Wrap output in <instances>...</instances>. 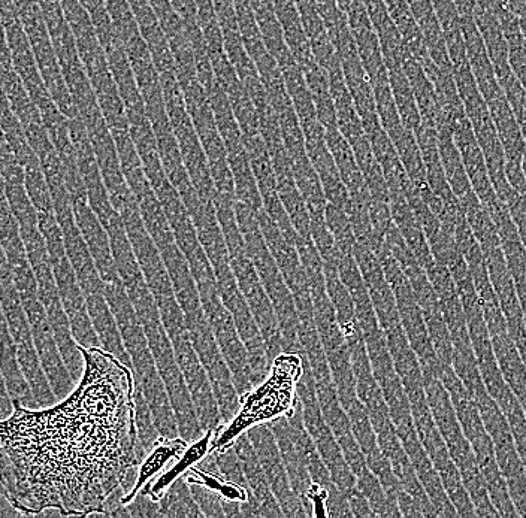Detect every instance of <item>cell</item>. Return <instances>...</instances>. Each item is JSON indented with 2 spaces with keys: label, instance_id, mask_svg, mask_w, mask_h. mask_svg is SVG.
I'll return each instance as SVG.
<instances>
[{
  "label": "cell",
  "instance_id": "cell-29",
  "mask_svg": "<svg viewBox=\"0 0 526 518\" xmlns=\"http://www.w3.org/2000/svg\"><path fill=\"white\" fill-rule=\"evenodd\" d=\"M503 413L506 414L515 438L516 448L526 468V414L515 393H509L503 401L497 402Z\"/></svg>",
  "mask_w": 526,
  "mask_h": 518
},
{
  "label": "cell",
  "instance_id": "cell-2",
  "mask_svg": "<svg viewBox=\"0 0 526 518\" xmlns=\"http://www.w3.org/2000/svg\"><path fill=\"white\" fill-rule=\"evenodd\" d=\"M304 375L301 354L281 351L269 366L265 380L255 389L240 396V408L228 426L220 424L211 445V454L234 447L235 441L253 427L269 424L278 418H289L299 404L298 384Z\"/></svg>",
  "mask_w": 526,
  "mask_h": 518
},
{
  "label": "cell",
  "instance_id": "cell-35",
  "mask_svg": "<svg viewBox=\"0 0 526 518\" xmlns=\"http://www.w3.org/2000/svg\"><path fill=\"white\" fill-rule=\"evenodd\" d=\"M507 8L519 18L522 33H524L526 39V0H509V2H507Z\"/></svg>",
  "mask_w": 526,
  "mask_h": 518
},
{
  "label": "cell",
  "instance_id": "cell-22",
  "mask_svg": "<svg viewBox=\"0 0 526 518\" xmlns=\"http://www.w3.org/2000/svg\"><path fill=\"white\" fill-rule=\"evenodd\" d=\"M495 12L500 18L509 45L510 68L526 90V39L522 33L521 23L507 6H495Z\"/></svg>",
  "mask_w": 526,
  "mask_h": 518
},
{
  "label": "cell",
  "instance_id": "cell-36",
  "mask_svg": "<svg viewBox=\"0 0 526 518\" xmlns=\"http://www.w3.org/2000/svg\"><path fill=\"white\" fill-rule=\"evenodd\" d=\"M385 2H386V5L389 6V5H392V3H395L396 0H385Z\"/></svg>",
  "mask_w": 526,
  "mask_h": 518
},
{
  "label": "cell",
  "instance_id": "cell-14",
  "mask_svg": "<svg viewBox=\"0 0 526 518\" xmlns=\"http://www.w3.org/2000/svg\"><path fill=\"white\" fill-rule=\"evenodd\" d=\"M437 138L438 150H440L441 163H443L447 183L452 187L453 193L461 202L462 207L467 211L468 208L482 204L476 193H474L473 187H471L467 169H465L461 153H459L455 139H453V127L438 124Z\"/></svg>",
  "mask_w": 526,
  "mask_h": 518
},
{
  "label": "cell",
  "instance_id": "cell-4",
  "mask_svg": "<svg viewBox=\"0 0 526 518\" xmlns=\"http://www.w3.org/2000/svg\"><path fill=\"white\" fill-rule=\"evenodd\" d=\"M162 323L171 339L175 359L183 372L202 429H216L220 424H225L220 415L210 378L193 347L183 312L162 318Z\"/></svg>",
  "mask_w": 526,
  "mask_h": 518
},
{
  "label": "cell",
  "instance_id": "cell-17",
  "mask_svg": "<svg viewBox=\"0 0 526 518\" xmlns=\"http://www.w3.org/2000/svg\"><path fill=\"white\" fill-rule=\"evenodd\" d=\"M474 20H476L480 35L485 41L486 50H488L492 65H494L495 75H497L498 81L501 83V81L513 75V71L509 63V45H507L506 35H504L500 18H498L495 8H480V6H476Z\"/></svg>",
  "mask_w": 526,
  "mask_h": 518
},
{
  "label": "cell",
  "instance_id": "cell-34",
  "mask_svg": "<svg viewBox=\"0 0 526 518\" xmlns=\"http://www.w3.org/2000/svg\"><path fill=\"white\" fill-rule=\"evenodd\" d=\"M398 507L402 517H423L416 499L408 495L404 489H401V492L398 493Z\"/></svg>",
  "mask_w": 526,
  "mask_h": 518
},
{
  "label": "cell",
  "instance_id": "cell-7",
  "mask_svg": "<svg viewBox=\"0 0 526 518\" xmlns=\"http://www.w3.org/2000/svg\"><path fill=\"white\" fill-rule=\"evenodd\" d=\"M229 260H231L232 271L237 278L238 286H240L241 292H243L244 298L252 310L253 317L258 323L259 330H261L266 354H268V360L271 363L283 351L280 324H278L277 314L272 307L271 299L263 287L261 277L256 271L255 263H253L247 248L229 254Z\"/></svg>",
  "mask_w": 526,
  "mask_h": 518
},
{
  "label": "cell",
  "instance_id": "cell-16",
  "mask_svg": "<svg viewBox=\"0 0 526 518\" xmlns=\"http://www.w3.org/2000/svg\"><path fill=\"white\" fill-rule=\"evenodd\" d=\"M217 429H219V427L204 430V435L199 436L192 445L187 447V450L184 451L183 456L175 462V465L172 466L171 469H168V471L163 472L162 475H159V478H156L153 484L145 487L141 495L148 496V499L156 502V504H160V501L168 495L171 487L174 486L184 474H187L193 466L198 465L208 454H211V445H213L214 438H216Z\"/></svg>",
  "mask_w": 526,
  "mask_h": 518
},
{
  "label": "cell",
  "instance_id": "cell-21",
  "mask_svg": "<svg viewBox=\"0 0 526 518\" xmlns=\"http://www.w3.org/2000/svg\"><path fill=\"white\" fill-rule=\"evenodd\" d=\"M402 69H404L405 75L410 81L411 89H413L423 126L437 129L438 98L434 84L429 80L423 66L411 56L410 51L405 56Z\"/></svg>",
  "mask_w": 526,
  "mask_h": 518
},
{
  "label": "cell",
  "instance_id": "cell-30",
  "mask_svg": "<svg viewBox=\"0 0 526 518\" xmlns=\"http://www.w3.org/2000/svg\"><path fill=\"white\" fill-rule=\"evenodd\" d=\"M136 404V426H138L139 441L145 451H150L156 439L159 438L156 426H154L153 414H151L150 405L142 393L141 387L136 384L135 392Z\"/></svg>",
  "mask_w": 526,
  "mask_h": 518
},
{
  "label": "cell",
  "instance_id": "cell-25",
  "mask_svg": "<svg viewBox=\"0 0 526 518\" xmlns=\"http://www.w3.org/2000/svg\"><path fill=\"white\" fill-rule=\"evenodd\" d=\"M389 81H391L392 93H394L396 108H398L402 124L411 132L416 133L422 127V117H420L419 106H417L413 89H411L404 69L389 71Z\"/></svg>",
  "mask_w": 526,
  "mask_h": 518
},
{
  "label": "cell",
  "instance_id": "cell-15",
  "mask_svg": "<svg viewBox=\"0 0 526 518\" xmlns=\"http://www.w3.org/2000/svg\"><path fill=\"white\" fill-rule=\"evenodd\" d=\"M234 448L238 457H240L241 466H243L244 475H246L247 484L252 490V495L255 496L256 501L261 505L262 516H284L280 504H278L274 493H272L268 478H266L265 471H263L261 460H259L258 453H256L249 436H246V433L241 435L235 441Z\"/></svg>",
  "mask_w": 526,
  "mask_h": 518
},
{
  "label": "cell",
  "instance_id": "cell-20",
  "mask_svg": "<svg viewBox=\"0 0 526 518\" xmlns=\"http://www.w3.org/2000/svg\"><path fill=\"white\" fill-rule=\"evenodd\" d=\"M269 426L274 430L275 439H277L278 448H280L281 459H283L287 475H289L290 486H292L293 492L302 502L305 492H307L313 480H311L307 465H305L304 460H302L298 450H296L287 418L286 421L278 418V420L272 421Z\"/></svg>",
  "mask_w": 526,
  "mask_h": 518
},
{
  "label": "cell",
  "instance_id": "cell-8",
  "mask_svg": "<svg viewBox=\"0 0 526 518\" xmlns=\"http://www.w3.org/2000/svg\"><path fill=\"white\" fill-rule=\"evenodd\" d=\"M423 384H425L426 399H428L432 417L446 442L453 462L461 472L462 480L467 481L479 477L482 471H480L476 453L462 430L452 399L443 381L440 378H431V380L423 381Z\"/></svg>",
  "mask_w": 526,
  "mask_h": 518
},
{
  "label": "cell",
  "instance_id": "cell-3",
  "mask_svg": "<svg viewBox=\"0 0 526 518\" xmlns=\"http://www.w3.org/2000/svg\"><path fill=\"white\" fill-rule=\"evenodd\" d=\"M202 310L213 330L214 338L222 350L223 357L231 369L235 387L240 396L250 392L253 386V372L250 368L246 345L238 333L234 315L225 307L217 289L216 275L196 281Z\"/></svg>",
  "mask_w": 526,
  "mask_h": 518
},
{
  "label": "cell",
  "instance_id": "cell-5",
  "mask_svg": "<svg viewBox=\"0 0 526 518\" xmlns=\"http://www.w3.org/2000/svg\"><path fill=\"white\" fill-rule=\"evenodd\" d=\"M142 326H144L145 335H147L151 353H153L154 360H156L160 377L165 383L169 401H171L172 408H174L178 429H180V433L186 441L198 439L204 429L199 423L192 396H190L189 389H187L183 372H181L177 359H175L174 347H172V342L168 333H166L165 326L162 327L160 318L145 321V323H142Z\"/></svg>",
  "mask_w": 526,
  "mask_h": 518
},
{
  "label": "cell",
  "instance_id": "cell-12",
  "mask_svg": "<svg viewBox=\"0 0 526 518\" xmlns=\"http://www.w3.org/2000/svg\"><path fill=\"white\" fill-rule=\"evenodd\" d=\"M453 139H455L456 147L461 153L462 162L467 169V175L470 178L474 193L482 202L483 207L491 211L495 205L500 204L501 199L498 198L497 192L492 186L485 156H483L482 148H480L476 133H474L467 115L459 118L458 123L455 124Z\"/></svg>",
  "mask_w": 526,
  "mask_h": 518
},
{
  "label": "cell",
  "instance_id": "cell-27",
  "mask_svg": "<svg viewBox=\"0 0 526 518\" xmlns=\"http://www.w3.org/2000/svg\"><path fill=\"white\" fill-rule=\"evenodd\" d=\"M160 516L165 517H202L201 508L189 493L186 480H178L169 490L168 495L160 501Z\"/></svg>",
  "mask_w": 526,
  "mask_h": 518
},
{
  "label": "cell",
  "instance_id": "cell-9",
  "mask_svg": "<svg viewBox=\"0 0 526 518\" xmlns=\"http://www.w3.org/2000/svg\"><path fill=\"white\" fill-rule=\"evenodd\" d=\"M247 435H249L256 453H258L269 486H271L272 493L280 504L284 516H307V513L302 510L304 505H302L301 499L295 495L292 486H290L289 475H287L286 466L281 459L277 439H275V435H272L271 426L261 424V426L250 429Z\"/></svg>",
  "mask_w": 526,
  "mask_h": 518
},
{
  "label": "cell",
  "instance_id": "cell-28",
  "mask_svg": "<svg viewBox=\"0 0 526 518\" xmlns=\"http://www.w3.org/2000/svg\"><path fill=\"white\" fill-rule=\"evenodd\" d=\"M346 411L349 414L350 423H352L353 435H355L361 450L364 451L365 457L379 451L380 447L379 442H377L376 430H374L373 423H371L367 407L358 398Z\"/></svg>",
  "mask_w": 526,
  "mask_h": 518
},
{
  "label": "cell",
  "instance_id": "cell-26",
  "mask_svg": "<svg viewBox=\"0 0 526 518\" xmlns=\"http://www.w3.org/2000/svg\"><path fill=\"white\" fill-rule=\"evenodd\" d=\"M452 368L456 375L461 378L462 383L467 386V389L473 393L474 398L480 393L486 392L473 344L453 347Z\"/></svg>",
  "mask_w": 526,
  "mask_h": 518
},
{
  "label": "cell",
  "instance_id": "cell-10",
  "mask_svg": "<svg viewBox=\"0 0 526 518\" xmlns=\"http://www.w3.org/2000/svg\"><path fill=\"white\" fill-rule=\"evenodd\" d=\"M440 380L443 381L444 387L449 392L462 430L476 453L477 462L486 457L495 456L494 442L486 430L473 393L462 383L452 366H446L443 369Z\"/></svg>",
  "mask_w": 526,
  "mask_h": 518
},
{
  "label": "cell",
  "instance_id": "cell-23",
  "mask_svg": "<svg viewBox=\"0 0 526 518\" xmlns=\"http://www.w3.org/2000/svg\"><path fill=\"white\" fill-rule=\"evenodd\" d=\"M186 483L189 486L207 487L208 490H213L214 493L222 496L225 501L240 502V504H247L252 496L249 487L228 480L222 472L207 471V469L196 468V466L190 469Z\"/></svg>",
  "mask_w": 526,
  "mask_h": 518
},
{
  "label": "cell",
  "instance_id": "cell-13",
  "mask_svg": "<svg viewBox=\"0 0 526 518\" xmlns=\"http://www.w3.org/2000/svg\"><path fill=\"white\" fill-rule=\"evenodd\" d=\"M187 441L183 436H175V438H168V436L160 435L154 442L151 450L148 451V456L144 457L139 463L138 471H136V480L133 487L126 495L122 496L120 504L123 507H129L136 501L142 490L150 486L151 481L165 471L166 466L171 462H177L184 451L187 450Z\"/></svg>",
  "mask_w": 526,
  "mask_h": 518
},
{
  "label": "cell",
  "instance_id": "cell-24",
  "mask_svg": "<svg viewBox=\"0 0 526 518\" xmlns=\"http://www.w3.org/2000/svg\"><path fill=\"white\" fill-rule=\"evenodd\" d=\"M479 466L485 478L486 487H488L489 498L500 517H519L512 498H510L509 486L498 465L497 457L491 456L479 460Z\"/></svg>",
  "mask_w": 526,
  "mask_h": 518
},
{
  "label": "cell",
  "instance_id": "cell-33",
  "mask_svg": "<svg viewBox=\"0 0 526 518\" xmlns=\"http://www.w3.org/2000/svg\"><path fill=\"white\" fill-rule=\"evenodd\" d=\"M347 501H349L350 510H352L353 516L355 517H376L374 514L373 508H371L370 501H368L367 496L355 487L347 496Z\"/></svg>",
  "mask_w": 526,
  "mask_h": 518
},
{
  "label": "cell",
  "instance_id": "cell-32",
  "mask_svg": "<svg viewBox=\"0 0 526 518\" xmlns=\"http://www.w3.org/2000/svg\"><path fill=\"white\" fill-rule=\"evenodd\" d=\"M193 487V499H195L196 504L201 508L202 514L204 517H223L225 516V511L222 507V496L214 493L213 490H208L207 487L202 486H190Z\"/></svg>",
  "mask_w": 526,
  "mask_h": 518
},
{
  "label": "cell",
  "instance_id": "cell-37",
  "mask_svg": "<svg viewBox=\"0 0 526 518\" xmlns=\"http://www.w3.org/2000/svg\"><path fill=\"white\" fill-rule=\"evenodd\" d=\"M524 410H525V414H526V405H525V407H524Z\"/></svg>",
  "mask_w": 526,
  "mask_h": 518
},
{
  "label": "cell",
  "instance_id": "cell-6",
  "mask_svg": "<svg viewBox=\"0 0 526 518\" xmlns=\"http://www.w3.org/2000/svg\"><path fill=\"white\" fill-rule=\"evenodd\" d=\"M184 318H186L187 329H189L196 354L210 378L222 421L229 423L240 408V393L235 387L231 369L214 338L213 330H211L204 311Z\"/></svg>",
  "mask_w": 526,
  "mask_h": 518
},
{
  "label": "cell",
  "instance_id": "cell-18",
  "mask_svg": "<svg viewBox=\"0 0 526 518\" xmlns=\"http://www.w3.org/2000/svg\"><path fill=\"white\" fill-rule=\"evenodd\" d=\"M87 308H89L90 318H92L93 327L98 333L102 348L116 354L126 365L131 366V356L125 351V342H123L119 324H117L110 304H107L105 293L87 296Z\"/></svg>",
  "mask_w": 526,
  "mask_h": 518
},
{
  "label": "cell",
  "instance_id": "cell-1",
  "mask_svg": "<svg viewBox=\"0 0 526 518\" xmlns=\"http://www.w3.org/2000/svg\"><path fill=\"white\" fill-rule=\"evenodd\" d=\"M78 348L84 369L69 395L42 410L12 399L0 420V484L17 513L105 514L144 460L131 366L99 345Z\"/></svg>",
  "mask_w": 526,
  "mask_h": 518
},
{
  "label": "cell",
  "instance_id": "cell-31",
  "mask_svg": "<svg viewBox=\"0 0 526 518\" xmlns=\"http://www.w3.org/2000/svg\"><path fill=\"white\" fill-rule=\"evenodd\" d=\"M329 496H331V490L328 487L322 486L316 481H311L310 487H308L304 499H302V505H304L305 510H307V507L311 508L313 517H329Z\"/></svg>",
  "mask_w": 526,
  "mask_h": 518
},
{
  "label": "cell",
  "instance_id": "cell-11",
  "mask_svg": "<svg viewBox=\"0 0 526 518\" xmlns=\"http://www.w3.org/2000/svg\"><path fill=\"white\" fill-rule=\"evenodd\" d=\"M54 272H56V283L59 287L60 295L63 299L66 315L71 323L72 335L75 341L84 347H95L99 345V336L93 327L92 318H90L87 302L84 301L83 289L78 283L77 274L72 268L68 256L54 263Z\"/></svg>",
  "mask_w": 526,
  "mask_h": 518
},
{
  "label": "cell",
  "instance_id": "cell-19",
  "mask_svg": "<svg viewBox=\"0 0 526 518\" xmlns=\"http://www.w3.org/2000/svg\"><path fill=\"white\" fill-rule=\"evenodd\" d=\"M495 357L507 386L515 393L522 407L526 405V366L512 336L507 332L491 336Z\"/></svg>",
  "mask_w": 526,
  "mask_h": 518
}]
</instances>
